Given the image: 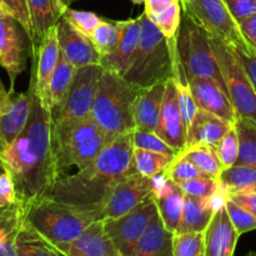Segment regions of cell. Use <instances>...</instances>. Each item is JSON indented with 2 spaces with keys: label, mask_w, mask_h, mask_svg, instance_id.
<instances>
[{
  "label": "cell",
  "mask_w": 256,
  "mask_h": 256,
  "mask_svg": "<svg viewBox=\"0 0 256 256\" xmlns=\"http://www.w3.org/2000/svg\"><path fill=\"white\" fill-rule=\"evenodd\" d=\"M219 182L228 196L242 192H255L256 168L250 165H234L228 168L220 174Z\"/></svg>",
  "instance_id": "obj_31"
},
{
  "label": "cell",
  "mask_w": 256,
  "mask_h": 256,
  "mask_svg": "<svg viewBox=\"0 0 256 256\" xmlns=\"http://www.w3.org/2000/svg\"><path fill=\"white\" fill-rule=\"evenodd\" d=\"M112 139L92 116L54 124L52 145L60 176L74 166L82 170L92 164Z\"/></svg>",
  "instance_id": "obj_4"
},
{
  "label": "cell",
  "mask_w": 256,
  "mask_h": 256,
  "mask_svg": "<svg viewBox=\"0 0 256 256\" xmlns=\"http://www.w3.org/2000/svg\"><path fill=\"white\" fill-rule=\"evenodd\" d=\"M176 46L180 62L188 76L210 79L228 92L210 42V34L185 12H182V22L176 35Z\"/></svg>",
  "instance_id": "obj_7"
},
{
  "label": "cell",
  "mask_w": 256,
  "mask_h": 256,
  "mask_svg": "<svg viewBox=\"0 0 256 256\" xmlns=\"http://www.w3.org/2000/svg\"><path fill=\"white\" fill-rule=\"evenodd\" d=\"M224 2L238 25L246 18L256 14V0H224Z\"/></svg>",
  "instance_id": "obj_45"
},
{
  "label": "cell",
  "mask_w": 256,
  "mask_h": 256,
  "mask_svg": "<svg viewBox=\"0 0 256 256\" xmlns=\"http://www.w3.org/2000/svg\"><path fill=\"white\" fill-rule=\"evenodd\" d=\"M174 156L159 154V152H148L134 148V165L138 174L145 178H154L159 172H164Z\"/></svg>",
  "instance_id": "obj_34"
},
{
  "label": "cell",
  "mask_w": 256,
  "mask_h": 256,
  "mask_svg": "<svg viewBox=\"0 0 256 256\" xmlns=\"http://www.w3.org/2000/svg\"><path fill=\"white\" fill-rule=\"evenodd\" d=\"M32 28V50L45 35L56 26L58 22L72 4L70 0H28Z\"/></svg>",
  "instance_id": "obj_21"
},
{
  "label": "cell",
  "mask_w": 256,
  "mask_h": 256,
  "mask_svg": "<svg viewBox=\"0 0 256 256\" xmlns=\"http://www.w3.org/2000/svg\"><path fill=\"white\" fill-rule=\"evenodd\" d=\"M5 172H6V169H5L4 164H2V160H0V175L4 174Z\"/></svg>",
  "instance_id": "obj_54"
},
{
  "label": "cell",
  "mask_w": 256,
  "mask_h": 256,
  "mask_svg": "<svg viewBox=\"0 0 256 256\" xmlns=\"http://www.w3.org/2000/svg\"><path fill=\"white\" fill-rule=\"evenodd\" d=\"M229 199L236 202L242 208L252 214L256 218V192H242V194L230 195Z\"/></svg>",
  "instance_id": "obj_50"
},
{
  "label": "cell",
  "mask_w": 256,
  "mask_h": 256,
  "mask_svg": "<svg viewBox=\"0 0 256 256\" xmlns=\"http://www.w3.org/2000/svg\"><path fill=\"white\" fill-rule=\"evenodd\" d=\"M65 20L80 32L85 34L90 38L95 28L102 22V18L92 12H80V10H74L72 8H68L66 12L62 15Z\"/></svg>",
  "instance_id": "obj_40"
},
{
  "label": "cell",
  "mask_w": 256,
  "mask_h": 256,
  "mask_svg": "<svg viewBox=\"0 0 256 256\" xmlns=\"http://www.w3.org/2000/svg\"><path fill=\"white\" fill-rule=\"evenodd\" d=\"M156 214V202L152 195L128 214L115 219L102 220L105 232L119 250L120 255L130 256L136 242L146 232Z\"/></svg>",
  "instance_id": "obj_11"
},
{
  "label": "cell",
  "mask_w": 256,
  "mask_h": 256,
  "mask_svg": "<svg viewBox=\"0 0 256 256\" xmlns=\"http://www.w3.org/2000/svg\"><path fill=\"white\" fill-rule=\"evenodd\" d=\"M32 110V89L15 94L12 90L10 104L6 112L0 115V136L6 145L14 142L25 129Z\"/></svg>",
  "instance_id": "obj_23"
},
{
  "label": "cell",
  "mask_w": 256,
  "mask_h": 256,
  "mask_svg": "<svg viewBox=\"0 0 256 256\" xmlns=\"http://www.w3.org/2000/svg\"><path fill=\"white\" fill-rule=\"evenodd\" d=\"M239 135V156L235 165H250L256 168V125L238 119L235 122Z\"/></svg>",
  "instance_id": "obj_33"
},
{
  "label": "cell",
  "mask_w": 256,
  "mask_h": 256,
  "mask_svg": "<svg viewBox=\"0 0 256 256\" xmlns=\"http://www.w3.org/2000/svg\"><path fill=\"white\" fill-rule=\"evenodd\" d=\"M179 2H180V5H182V9H184L188 4V0H179Z\"/></svg>",
  "instance_id": "obj_57"
},
{
  "label": "cell",
  "mask_w": 256,
  "mask_h": 256,
  "mask_svg": "<svg viewBox=\"0 0 256 256\" xmlns=\"http://www.w3.org/2000/svg\"><path fill=\"white\" fill-rule=\"evenodd\" d=\"M166 176L170 180H172L176 184H182V182H186V180L195 179V178H209L200 172L196 166L192 164V162H186V160H180L174 156L169 166L164 170Z\"/></svg>",
  "instance_id": "obj_42"
},
{
  "label": "cell",
  "mask_w": 256,
  "mask_h": 256,
  "mask_svg": "<svg viewBox=\"0 0 256 256\" xmlns=\"http://www.w3.org/2000/svg\"><path fill=\"white\" fill-rule=\"evenodd\" d=\"M225 209H226L228 215H229L230 220H232L239 236L249 232H252V230H256V218L252 214H250L248 210H245L244 208L232 202V199L226 200Z\"/></svg>",
  "instance_id": "obj_41"
},
{
  "label": "cell",
  "mask_w": 256,
  "mask_h": 256,
  "mask_svg": "<svg viewBox=\"0 0 256 256\" xmlns=\"http://www.w3.org/2000/svg\"><path fill=\"white\" fill-rule=\"evenodd\" d=\"M225 206L218 210L205 230L204 256H220L222 254V229H224Z\"/></svg>",
  "instance_id": "obj_37"
},
{
  "label": "cell",
  "mask_w": 256,
  "mask_h": 256,
  "mask_svg": "<svg viewBox=\"0 0 256 256\" xmlns=\"http://www.w3.org/2000/svg\"><path fill=\"white\" fill-rule=\"evenodd\" d=\"M32 89V110L25 129L6 145L2 162L16 189V205L25 209L48 196L60 178L52 145V115Z\"/></svg>",
  "instance_id": "obj_1"
},
{
  "label": "cell",
  "mask_w": 256,
  "mask_h": 256,
  "mask_svg": "<svg viewBox=\"0 0 256 256\" xmlns=\"http://www.w3.org/2000/svg\"><path fill=\"white\" fill-rule=\"evenodd\" d=\"M239 234L235 230L226 209L224 212V229H222V254L220 256H234L235 248H236Z\"/></svg>",
  "instance_id": "obj_46"
},
{
  "label": "cell",
  "mask_w": 256,
  "mask_h": 256,
  "mask_svg": "<svg viewBox=\"0 0 256 256\" xmlns=\"http://www.w3.org/2000/svg\"><path fill=\"white\" fill-rule=\"evenodd\" d=\"M144 12L168 39L176 38L182 18V9L180 2H174V4L156 8V9Z\"/></svg>",
  "instance_id": "obj_32"
},
{
  "label": "cell",
  "mask_w": 256,
  "mask_h": 256,
  "mask_svg": "<svg viewBox=\"0 0 256 256\" xmlns=\"http://www.w3.org/2000/svg\"><path fill=\"white\" fill-rule=\"evenodd\" d=\"M132 174L138 172L134 165L132 132H130L112 139L86 168L75 174L60 176L48 196L82 209L102 212L115 185Z\"/></svg>",
  "instance_id": "obj_2"
},
{
  "label": "cell",
  "mask_w": 256,
  "mask_h": 256,
  "mask_svg": "<svg viewBox=\"0 0 256 256\" xmlns=\"http://www.w3.org/2000/svg\"><path fill=\"white\" fill-rule=\"evenodd\" d=\"M205 232L174 234L172 255L174 256H204Z\"/></svg>",
  "instance_id": "obj_36"
},
{
  "label": "cell",
  "mask_w": 256,
  "mask_h": 256,
  "mask_svg": "<svg viewBox=\"0 0 256 256\" xmlns=\"http://www.w3.org/2000/svg\"><path fill=\"white\" fill-rule=\"evenodd\" d=\"M246 256H256V252H250L249 254H248Z\"/></svg>",
  "instance_id": "obj_58"
},
{
  "label": "cell",
  "mask_w": 256,
  "mask_h": 256,
  "mask_svg": "<svg viewBox=\"0 0 256 256\" xmlns=\"http://www.w3.org/2000/svg\"><path fill=\"white\" fill-rule=\"evenodd\" d=\"M2 210H0V214H2Z\"/></svg>",
  "instance_id": "obj_60"
},
{
  "label": "cell",
  "mask_w": 256,
  "mask_h": 256,
  "mask_svg": "<svg viewBox=\"0 0 256 256\" xmlns=\"http://www.w3.org/2000/svg\"><path fill=\"white\" fill-rule=\"evenodd\" d=\"M6 12L19 22L30 40H32V19H30L28 0H2Z\"/></svg>",
  "instance_id": "obj_44"
},
{
  "label": "cell",
  "mask_w": 256,
  "mask_h": 256,
  "mask_svg": "<svg viewBox=\"0 0 256 256\" xmlns=\"http://www.w3.org/2000/svg\"><path fill=\"white\" fill-rule=\"evenodd\" d=\"M142 18V40L125 79L139 88H149L172 78L176 38L168 39L145 12Z\"/></svg>",
  "instance_id": "obj_6"
},
{
  "label": "cell",
  "mask_w": 256,
  "mask_h": 256,
  "mask_svg": "<svg viewBox=\"0 0 256 256\" xmlns=\"http://www.w3.org/2000/svg\"><path fill=\"white\" fill-rule=\"evenodd\" d=\"M140 89L122 75L104 69L92 105L94 122L112 138L134 132L135 102Z\"/></svg>",
  "instance_id": "obj_5"
},
{
  "label": "cell",
  "mask_w": 256,
  "mask_h": 256,
  "mask_svg": "<svg viewBox=\"0 0 256 256\" xmlns=\"http://www.w3.org/2000/svg\"><path fill=\"white\" fill-rule=\"evenodd\" d=\"M234 124L220 119L216 115L198 109L186 130V145L206 144L215 146Z\"/></svg>",
  "instance_id": "obj_24"
},
{
  "label": "cell",
  "mask_w": 256,
  "mask_h": 256,
  "mask_svg": "<svg viewBox=\"0 0 256 256\" xmlns=\"http://www.w3.org/2000/svg\"><path fill=\"white\" fill-rule=\"evenodd\" d=\"M132 2H134V4L140 5V4H145V2H146V0H132Z\"/></svg>",
  "instance_id": "obj_55"
},
{
  "label": "cell",
  "mask_w": 256,
  "mask_h": 256,
  "mask_svg": "<svg viewBox=\"0 0 256 256\" xmlns=\"http://www.w3.org/2000/svg\"><path fill=\"white\" fill-rule=\"evenodd\" d=\"M16 189L9 172L0 175V210L16 204Z\"/></svg>",
  "instance_id": "obj_47"
},
{
  "label": "cell",
  "mask_w": 256,
  "mask_h": 256,
  "mask_svg": "<svg viewBox=\"0 0 256 256\" xmlns=\"http://www.w3.org/2000/svg\"><path fill=\"white\" fill-rule=\"evenodd\" d=\"M16 24L8 12H0V65L9 74L12 85L24 70V48Z\"/></svg>",
  "instance_id": "obj_20"
},
{
  "label": "cell",
  "mask_w": 256,
  "mask_h": 256,
  "mask_svg": "<svg viewBox=\"0 0 256 256\" xmlns=\"http://www.w3.org/2000/svg\"><path fill=\"white\" fill-rule=\"evenodd\" d=\"M70 2H78V0H70Z\"/></svg>",
  "instance_id": "obj_59"
},
{
  "label": "cell",
  "mask_w": 256,
  "mask_h": 256,
  "mask_svg": "<svg viewBox=\"0 0 256 256\" xmlns=\"http://www.w3.org/2000/svg\"><path fill=\"white\" fill-rule=\"evenodd\" d=\"M155 132L178 152L186 145V125L180 109L176 86L172 78L166 82L162 112Z\"/></svg>",
  "instance_id": "obj_13"
},
{
  "label": "cell",
  "mask_w": 256,
  "mask_h": 256,
  "mask_svg": "<svg viewBox=\"0 0 256 256\" xmlns=\"http://www.w3.org/2000/svg\"><path fill=\"white\" fill-rule=\"evenodd\" d=\"M185 195L194 198H212L220 189L219 179L195 178L179 184Z\"/></svg>",
  "instance_id": "obj_43"
},
{
  "label": "cell",
  "mask_w": 256,
  "mask_h": 256,
  "mask_svg": "<svg viewBox=\"0 0 256 256\" xmlns=\"http://www.w3.org/2000/svg\"><path fill=\"white\" fill-rule=\"evenodd\" d=\"M189 82L199 109L212 112L230 124L236 122L238 116L232 100L219 84L204 78H189Z\"/></svg>",
  "instance_id": "obj_18"
},
{
  "label": "cell",
  "mask_w": 256,
  "mask_h": 256,
  "mask_svg": "<svg viewBox=\"0 0 256 256\" xmlns=\"http://www.w3.org/2000/svg\"><path fill=\"white\" fill-rule=\"evenodd\" d=\"M175 158L192 162L200 172H202L206 176L212 178V179H219L220 174L224 170L222 162L218 156L216 150L212 145H188V146L182 148L180 152H178Z\"/></svg>",
  "instance_id": "obj_27"
},
{
  "label": "cell",
  "mask_w": 256,
  "mask_h": 256,
  "mask_svg": "<svg viewBox=\"0 0 256 256\" xmlns=\"http://www.w3.org/2000/svg\"><path fill=\"white\" fill-rule=\"evenodd\" d=\"M15 242L18 256H64L25 222L22 212Z\"/></svg>",
  "instance_id": "obj_28"
},
{
  "label": "cell",
  "mask_w": 256,
  "mask_h": 256,
  "mask_svg": "<svg viewBox=\"0 0 256 256\" xmlns=\"http://www.w3.org/2000/svg\"><path fill=\"white\" fill-rule=\"evenodd\" d=\"M215 150L218 152L220 162L224 169L232 168L236 164L239 156V135H238L235 124L226 132L222 139L215 145Z\"/></svg>",
  "instance_id": "obj_38"
},
{
  "label": "cell",
  "mask_w": 256,
  "mask_h": 256,
  "mask_svg": "<svg viewBox=\"0 0 256 256\" xmlns=\"http://www.w3.org/2000/svg\"><path fill=\"white\" fill-rule=\"evenodd\" d=\"M210 42L238 119L256 125V92L239 54L219 38L210 35Z\"/></svg>",
  "instance_id": "obj_8"
},
{
  "label": "cell",
  "mask_w": 256,
  "mask_h": 256,
  "mask_svg": "<svg viewBox=\"0 0 256 256\" xmlns=\"http://www.w3.org/2000/svg\"><path fill=\"white\" fill-rule=\"evenodd\" d=\"M120 38L116 48L110 54L102 58V66L124 76L132 66L142 40V18L118 22Z\"/></svg>",
  "instance_id": "obj_14"
},
{
  "label": "cell",
  "mask_w": 256,
  "mask_h": 256,
  "mask_svg": "<svg viewBox=\"0 0 256 256\" xmlns=\"http://www.w3.org/2000/svg\"><path fill=\"white\" fill-rule=\"evenodd\" d=\"M239 29L244 39L256 50V14L239 22Z\"/></svg>",
  "instance_id": "obj_49"
},
{
  "label": "cell",
  "mask_w": 256,
  "mask_h": 256,
  "mask_svg": "<svg viewBox=\"0 0 256 256\" xmlns=\"http://www.w3.org/2000/svg\"><path fill=\"white\" fill-rule=\"evenodd\" d=\"M119 38L120 29L118 22H109V20H102L90 35V39L94 42L102 58L110 54L116 48Z\"/></svg>",
  "instance_id": "obj_35"
},
{
  "label": "cell",
  "mask_w": 256,
  "mask_h": 256,
  "mask_svg": "<svg viewBox=\"0 0 256 256\" xmlns=\"http://www.w3.org/2000/svg\"><path fill=\"white\" fill-rule=\"evenodd\" d=\"M154 192L152 178L132 174L120 180L112 189L102 209V220L115 219L128 214L150 198Z\"/></svg>",
  "instance_id": "obj_12"
},
{
  "label": "cell",
  "mask_w": 256,
  "mask_h": 256,
  "mask_svg": "<svg viewBox=\"0 0 256 256\" xmlns=\"http://www.w3.org/2000/svg\"><path fill=\"white\" fill-rule=\"evenodd\" d=\"M10 96H12V92H8L2 85V80H0V115L4 114L9 108Z\"/></svg>",
  "instance_id": "obj_52"
},
{
  "label": "cell",
  "mask_w": 256,
  "mask_h": 256,
  "mask_svg": "<svg viewBox=\"0 0 256 256\" xmlns=\"http://www.w3.org/2000/svg\"><path fill=\"white\" fill-rule=\"evenodd\" d=\"M132 142H134L135 149L148 150V152L172 155V156H175L178 154V150L165 142L155 132H144V130L135 129L132 132Z\"/></svg>",
  "instance_id": "obj_39"
},
{
  "label": "cell",
  "mask_w": 256,
  "mask_h": 256,
  "mask_svg": "<svg viewBox=\"0 0 256 256\" xmlns=\"http://www.w3.org/2000/svg\"><path fill=\"white\" fill-rule=\"evenodd\" d=\"M102 72L104 68L102 65H88L76 69L66 95L62 102L52 109L54 124L92 116L98 84Z\"/></svg>",
  "instance_id": "obj_10"
},
{
  "label": "cell",
  "mask_w": 256,
  "mask_h": 256,
  "mask_svg": "<svg viewBox=\"0 0 256 256\" xmlns=\"http://www.w3.org/2000/svg\"><path fill=\"white\" fill-rule=\"evenodd\" d=\"M75 72H76V68L66 59V56L60 50L59 60L49 82L45 109L52 112V109L62 102L74 80Z\"/></svg>",
  "instance_id": "obj_29"
},
{
  "label": "cell",
  "mask_w": 256,
  "mask_h": 256,
  "mask_svg": "<svg viewBox=\"0 0 256 256\" xmlns=\"http://www.w3.org/2000/svg\"><path fill=\"white\" fill-rule=\"evenodd\" d=\"M55 248L64 256H122L105 232L102 220L92 222L72 242Z\"/></svg>",
  "instance_id": "obj_19"
},
{
  "label": "cell",
  "mask_w": 256,
  "mask_h": 256,
  "mask_svg": "<svg viewBox=\"0 0 256 256\" xmlns=\"http://www.w3.org/2000/svg\"><path fill=\"white\" fill-rule=\"evenodd\" d=\"M154 192L152 198L158 206V212L168 230L176 232L182 220V208H184L185 192L182 186L166 176L164 172L152 178Z\"/></svg>",
  "instance_id": "obj_17"
},
{
  "label": "cell",
  "mask_w": 256,
  "mask_h": 256,
  "mask_svg": "<svg viewBox=\"0 0 256 256\" xmlns=\"http://www.w3.org/2000/svg\"><path fill=\"white\" fill-rule=\"evenodd\" d=\"M59 55L60 46L58 42L56 26H55L45 35L44 39L34 49V69H32L30 85L34 88L35 94L39 96L44 108L46 102L49 82L59 60Z\"/></svg>",
  "instance_id": "obj_16"
},
{
  "label": "cell",
  "mask_w": 256,
  "mask_h": 256,
  "mask_svg": "<svg viewBox=\"0 0 256 256\" xmlns=\"http://www.w3.org/2000/svg\"><path fill=\"white\" fill-rule=\"evenodd\" d=\"M172 59H174V66H172V82H174L175 86H176L180 109H182V118H184V122L185 125H186L188 130V126L190 125L192 120L194 119L195 114H196L199 108H198L196 102H195L194 100V96H192V89H190L189 76H188L182 62H180L176 45H175L174 58H172Z\"/></svg>",
  "instance_id": "obj_30"
},
{
  "label": "cell",
  "mask_w": 256,
  "mask_h": 256,
  "mask_svg": "<svg viewBox=\"0 0 256 256\" xmlns=\"http://www.w3.org/2000/svg\"><path fill=\"white\" fill-rule=\"evenodd\" d=\"M174 2H179V0H146V2L144 4V12H149V10L156 9V8L166 6V5L174 4Z\"/></svg>",
  "instance_id": "obj_53"
},
{
  "label": "cell",
  "mask_w": 256,
  "mask_h": 256,
  "mask_svg": "<svg viewBox=\"0 0 256 256\" xmlns=\"http://www.w3.org/2000/svg\"><path fill=\"white\" fill-rule=\"evenodd\" d=\"M0 138H2V136H0Z\"/></svg>",
  "instance_id": "obj_61"
},
{
  "label": "cell",
  "mask_w": 256,
  "mask_h": 256,
  "mask_svg": "<svg viewBox=\"0 0 256 256\" xmlns=\"http://www.w3.org/2000/svg\"><path fill=\"white\" fill-rule=\"evenodd\" d=\"M60 50L76 69L88 65H102V55L89 36L75 29L64 18L56 24Z\"/></svg>",
  "instance_id": "obj_15"
},
{
  "label": "cell",
  "mask_w": 256,
  "mask_h": 256,
  "mask_svg": "<svg viewBox=\"0 0 256 256\" xmlns=\"http://www.w3.org/2000/svg\"><path fill=\"white\" fill-rule=\"evenodd\" d=\"M19 210L25 222L52 246L72 242L92 222L102 220L99 210L82 209L50 196L42 198L22 210L19 208Z\"/></svg>",
  "instance_id": "obj_3"
},
{
  "label": "cell",
  "mask_w": 256,
  "mask_h": 256,
  "mask_svg": "<svg viewBox=\"0 0 256 256\" xmlns=\"http://www.w3.org/2000/svg\"><path fill=\"white\" fill-rule=\"evenodd\" d=\"M18 228H19V225H18ZM16 232H18V229L15 230V232L12 234V236L9 238L8 242L5 244L4 249L0 252V256H18L16 242H15V240H16Z\"/></svg>",
  "instance_id": "obj_51"
},
{
  "label": "cell",
  "mask_w": 256,
  "mask_h": 256,
  "mask_svg": "<svg viewBox=\"0 0 256 256\" xmlns=\"http://www.w3.org/2000/svg\"><path fill=\"white\" fill-rule=\"evenodd\" d=\"M174 232L166 229L159 212L154 216L130 256H174L172 255Z\"/></svg>",
  "instance_id": "obj_25"
},
{
  "label": "cell",
  "mask_w": 256,
  "mask_h": 256,
  "mask_svg": "<svg viewBox=\"0 0 256 256\" xmlns=\"http://www.w3.org/2000/svg\"><path fill=\"white\" fill-rule=\"evenodd\" d=\"M238 54H239L240 60H242V65H244L245 70H246L248 75L250 78V82H252V86H254L256 92V50L252 49L249 52H238Z\"/></svg>",
  "instance_id": "obj_48"
},
{
  "label": "cell",
  "mask_w": 256,
  "mask_h": 256,
  "mask_svg": "<svg viewBox=\"0 0 256 256\" xmlns=\"http://www.w3.org/2000/svg\"><path fill=\"white\" fill-rule=\"evenodd\" d=\"M212 198H194L185 195L182 220L175 234L205 232L215 214Z\"/></svg>",
  "instance_id": "obj_26"
},
{
  "label": "cell",
  "mask_w": 256,
  "mask_h": 256,
  "mask_svg": "<svg viewBox=\"0 0 256 256\" xmlns=\"http://www.w3.org/2000/svg\"><path fill=\"white\" fill-rule=\"evenodd\" d=\"M0 12H8L6 9H5L4 4L2 2V0H0ZM8 14H9V12H8Z\"/></svg>",
  "instance_id": "obj_56"
},
{
  "label": "cell",
  "mask_w": 256,
  "mask_h": 256,
  "mask_svg": "<svg viewBox=\"0 0 256 256\" xmlns=\"http://www.w3.org/2000/svg\"><path fill=\"white\" fill-rule=\"evenodd\" d=\"M166 82L149 88H142L135 102V125L138 130L155 132L159 122Z\"/></svg>",
  "instance_id": "obj_22"
},
{
  "label": "cell",
  "mask_w": 256,
  "mask_h": 256,
  "mask_svg": "<svg viewBox=\"0 0 256 256\" xmlns=\"http://www.w3.org/2000/svg\"><path fill=\"white\" fill-rule=\"evenodd\" d=\"M182 12L190 15L212 36L219 38L238 52H249L254 49L240 32L224 0H188Z\"/></svg>",
  "instance_id": "obj_9"
}]
</instances>
